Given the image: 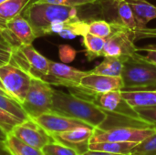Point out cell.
Instances as JSON below:
<instances>
[{"label":"cell","mask_w":156,"mask_h":155,"mask_svg":"<svg viewBox=\"0 0 156 155\" xmlns=\"http://www.w3.org/2000/svg\"><path fill=\"white\" fill-rule=\"evenodd\" d=\"M21 15L30 24L36 37L48 35V28L53 23H73L80 20L77 7L39 2L37 0L27 5Z\"/></svg>","instance_id":"6da1fadb"},{"label":"cell","mask_w":156,"mask_h":155,"mask_svg":"<svg viewBox=\"0 0 156 155\" xmlns=\"http://www.w3.org/2000/svg\"><path fill=\"white\" fill-rule=\"evenodd\" d=\"M51 111L82 121L93 128L101 127L108 118V113L92 101L57 90H53Z\"/></svg>","instance_id":"7a4b0ae2"},{"label":"cell","mask_w":156,"mask_h":155,"mask_svg":"<svg viewBox=\"0 0 156 155\" xmlns=\"http://www.w3.org/2000/svg\"><path fill=\"white\" fill-rule=\"evenodd\" d=\"M122 79V90H140L156 85V65L136 52L124 58Z\"/></svg>","instance_id":"3957f363"},{"label":"cell","mask_w":156,"mask_h":155,"mask_svg":"<svg viewBox=\"0 0 156 155\" xmlns=\"http://www.w3.org/2000/svg\"><path fill=\"white\" fill-rule=\"evenodd\" d=\"M155 131L153 125L128 124L94 128L90 143L102 142L141 143Z\"/></svg>","instance_id":"277c9868"},{"label":"cell","mask_w":156,"mask_h":155,"mask_svg":"<svg viewBox=\"0 0 156 155\" xmlns=\"http://www.w3.org/2000/svg\"><path fill=\"white\" fill-rule=\"evenodd\" d=\"M53 90L46 81L32 78L25 100L21 103L27 116L35 119L41 114L50 112L52 110Z\"/></svg>","instance_id":"5b68a950"},{"label":"cell","mask_w":156,"mask_h":155,"mask_svg":"<svg viewBox=\"0 0 156 155\" xmlns=\"http://www.w3.org/2000/svg\"><path fill=\"white\" fill-rule=\"evenodd\" d=\"M112 34L105 39L101 57H117L126 58L139 51L135 45L133 34L118 22H111Z\"/></svg>","instance_id":"8992f818"},{"label":"cell","mask_w":156,"mask_h":155,"mask_svg":"<svg viewBox=\"0 0 156 155\" xmlns=\"http://www.w3.org/2000/svg\"><path fill=\"white\" fill-rule=\"evenodd\" d=\"M32 77L9 63L0 66V80L9 97L20 104L25 100Z\"/></svg>","instance_id":"52a82bcc"},{"label":"cell","mask_w":156,"mask_h":155,"mask_svg":"<svg viewBox=\"0 0 156 155\" xmlns=\"http://www.w3.org/2000/svg\"><path fill=\"white\" fill-rule=\"evenodd\" d=\"M0 32L11 48L31 45L37 38L30 24L21 14L11 19Z\"/></svg>","instance_id":"ba28073f"},{"label":"cell","mask_w":156,"mask_h":155,"mask_svg":"<svg viewBox=\"0 0 156 155\" xmlns=\"http://www.w3.org/2000/svg\"><path fill=\"white\" fill-rule=\"evenodd\" d=\"M89 73L90 71H82L64 63L49 61L48 75L42 80L50 85L72 88L79 86L81 79Z\"/></svg>","instance_id":"9c48e42d"},{"label":"cell","mask_w":156,"mask_h":155,"mask_svg":"<svg viewBox=\"0 0 156 155\" xmlns=\"http://www.w3.org/2000/svg\"><path fill=\"white\" fill-rule=\"evenodd\" d=\"M90 101L95 103L107 113H114L140 120L135 111L122 99V90H112L105 93H93L90 98Z\"/></svg>","instance_id":"30bf717a"},{"label":"cell","mask_w":156,"mask_h":155,"mask_svg":"<svg viewBox=\"0 0 156 155\" xmlns=\"http://www.w3.org/2000/svg\"><path fill=\"white\" fill-rule=\"evenodd\" d=\"M11 133L25 143L40 150L53 141L52 137L31 118L16 125Z\"/></svg>","instance_id":"8fae6325"},{"label":"cell","mask_w":156,"mask_h":155,"mask_svg":"<svg viewBox=\"0 0 156 155\" xmlns=\"http://www.w3.org/2000/svg\"><path fill=\"white\" fill-rule=\"evenodd\" d=\"M115 9L117 17L111 22H118L125 26L133 34L135 40L144 38H156V28H149L147 26L143 27L139 26L133 16L131 6L126 0L116 3Z\"/></svg>","instance_id":"7c38bea8"},{"label":"cell","mask_w":156,"mask_h":155,"mask_svg":"<svg viewBox=\"0 0 156 155\" xmlns=\"http://www.w3.org/2000/svg\"><path fill=\"white\" fill-rule=\"evenodd\" d=\"M33 120L38 125H40L49 135L54 134V133L68 132V131H70L79 127L90 126L82 121L67 117L61 114H58L53 111L41 114L40 116Z\"/></svg>","instance_id":"4fadbf2b"},{"label":"cell","mask_w":156,"mask_h":155,"mask_svg":"<svg viewBox=\"0 0 156 155\" xmlns=\"http://www.w3.org/2000/svg\"><path fill=\"white\" fill-rule=\"evenodd\" d=\"M94 128L90 126L79 127L68 132L50 134V136L54 142L64 144L75 150L79 154H82L89 151V143Z\"/></svg>","instance_id":"5bb4252c"},{"label":"cell","mask_w":156,"mask_h":155,"mask_svg":"<svg viewBox=\"0 0 156 155\" xmlns=\"http://www.w3.org/2000/svg\"><path fill=\"white\" fill-rule=\"evenodd\" d=\"M81 87L94 93H105L112 90H122L124 88L122 77H111L101 74L92 73L84 76L80 84Z\"/></svg>","instance_id":"9a60e30c"},{"label":"cell","mask_w":156,"mask_h":155,"mask_svg":"<svg viewBox=\"0 0 156 155\" xmlns=\"http://www.w3.org/2000/svg\"><path fill=\"white\" fill-rule=\"evenodd\" d=\"M21 51L25 55L28 63V74L32 78L43 79L48 72L49 60L37 52L32 45H26L20 47Z\"/></svg>","instance_id":"2e32d148"},{"label":"cell","mask_w":156,"mask_h":155,"mask_svg":"<svg viewBox=\"0 0 156 155\" xmlns=\"http://www.w3.org/2000/svg\"><path fill=\"white\" fill-rule=\"evenodd\" d=\"M124 101L133 109L156 105V90H122Z\"/></svg>","instance_id":"e0dca14e"},{"label":"cell","mask_w":156,"mask_h":155,"mask_svg":"<svg viewBox=\"0 0 156 155\" xmlns=\"http://www.w3.org/2000/svg\"><path fill=\"white\" fill-rule=\"evenodd\" d=\"M133 13V16L139 24L143 27H146L147 24L153 20L156 19V6L148 3L147 1H133L126 0Z\"/></svg>","instance_id":"ac0fdd59"},{"label":"cell","mask_w":156,"mask_h":155,"mask_svg":"<svg viewBox=\"0 0 156 155\" xmlns=\"http://www.w3.org/2000/svg\"><path fill=\"white\" fill-rule=\"evenodd\" d=\"M31 0H6L0 4V31L3 30L6 24L21 14L25 7Z\"/></svg>","instance_id":"d6986e66"},{"label":"cell","mask_w":156,"mask_h":155,"mask_svg":"<svg viewBox=\"0 0 156 155\" xmlns=\"http://www.w3.org/2000/svg\"><path fill=\"white\" fill-rule=\"evenodd\" d=\"M137 143H117V142H102L89 143V150L105 152L114 154L130 155L132 150L137 145Z\"/></svg>","instance_id":"ffe728a7"},{"label":"cell","mask_w":156,"mask_h":155,"mask_svg":"<svg viewBox=\"0 0 156 155\" xmlns=\"http://www.w3.org/2000/svg\"><path fill=\"white\" fill-rule=\"evenodd\" d=\"M124 58L117 57H104L102 62H101L95 69L91 70L92 73L111 76V77H122L123 70Z\"/></svg>","instance_id":"44dd1931"},{"label":"cell","mask_w":156,"mask_h":155,"mask_svg":"<svg viewBox=\"0 0 156 155\" xmlns=\"http://www.w3.org/2000/svg\"><path fill=\"white\" fill-rule=\"evenodd\" d=\"M4 144L12 155H44L40 149L25 143L11 132L7 133Z\"/></svg>","instance_id":"7402d4cb"},{"label":"cell","mask_w":156,"mask_h":155,"mask_svg":"<svg viewBox=\"0 0 156 155\" xmlns=\"http://www.w3.org/2000/svg\"><path fill=\"white\" fill-rule=\"evenodd\" d=\"M83 45L86 49V57L90 61L102 56V51L105 44V38L94 36L86 32L83 36Z\"/></svg>","instance_id":"603a6c76"},{"label":"cell","mask_w":156,"mask_h":155,"mask_svg":"<svg viewBox=\"0 0 156 155\" xmlns=\"http://www.w3.org/2000/svg\"><path fill=\"white\" fill-rule=\"evenodd\" d=\"M0 109L15 116L21 122H24L29 118L19 102L11 97L3 94H0Z\"/></svg>","instance_id":"cb8c5ba5"},{"label":"cell","mask_w":156,"mask_h":155,"mask_svg":"<svg viewBox=\"0 0 156 155\" xmlns=\"http://www.w3.org/2000/svg\"><path fill=\"white\" fill-rule=\"evenodd\" d=\"M87 31L94 36L106 39L112 32V26L111 22L107 20H92L88 22Z\"/></svg>","instance_id":"d4e9b609"},{"label":"cell","mask_w":156,"mask_h":155,"mask_svg":"<svg viewBox=\"0 0 156 155\" xmlns=\"http://www.w3.org/2000/svg\"><path fill=\"white\" fill-rule=\"evenodd\" d=\"M154 132L139 143L131 152L130 155H156V125Z\"/></svg>","instance_id":"484cf974"},{"label":"cell","mask_w":156,"mask_h":155,"mask_svg":"<svg viewBox=\"0 0 156 155\" xmlns=\"http://www.w3.org/2000/svg\"><path fill=\"white\" fill-rule=\"evenodd\" d=\"M41 151L44 155H80L75 150L54 141L47 143Z\"/></svg>","instance_id":"4316f807"},{"label":"cell","mask_w":156,"mask_h":155,"mask_svg":"<svg viewBox=\"0 0 156 155\" xmlns=\"http://www.w3.org/2000/svg\"><path fill=\"white\" fill-rule=\"evenodd\" d=\"M133 110L140 120L150 125H156V105L151 107H136Z\"/></svg>","instance_id":"83f0119b"},{"label":"cell","mask_w":156,"mask_h":155,"mask_svg":"<svg viewBox=\"0 0 156 155\" xmlns=\"http://www.w3.org/2000/svg\"><path fill=\"white\" fill-rule=\"evenodd\" d=\"M22 122L15 116L0 109V127L7 133L11 132L13 128L18 123Z\"/></svg>","instance_id":"f1b7e54d"},{"label":"cell","mask_w":156,"mask_h":155,"mask_svg":"<svg viewBox=\"0 0 156 155\" xmlns=\"http://www.w3.org/2000/svg\"><path fill=\"white\" fill-rule=\"evenodd\" d=\"M37 1L59 5L71 6V7H78L89 4H95L97 2V0H37Z\"/></svg>","instance_id":"f546056e"},{"label":"cell","mask_w":156,"mask_h":155,"mask_svg":"<svg viewBox=\"0 0 156 155\" xmlns=\"http://www.w3.org/2000/svg\"><path fill=\"white\" fill-rule=\"evenodd\" d=\"M59 52V58L64 63H69L72 62L75 58L77 51L69 45H60L58 48Z\"/></svg>","instance_id":"4dcf8cb0"},{"label":"cell","mask_w":156,"mask_h":155,"mask_svg":"<svg viewBox=\"0 0 156 155\" xmlns=\"http://www.w3.org/2000/svg\"><path fill=\"white\" fill-rule=\"evenodd\" d=\"M11 52H12L11 47L5 42L0 32V66L7 64L9 62Z\"/></svg>","instance_id":"1f68e13d"},{"label":"cell","mask_w":156,"mask_h":155,"mask_svg":"<svg viewBox=\"0 0 156 155\" xmlns=\"http://www.w3.org/2000/svg\"><path fill=\"white\" fill-rule=\"evenodd\" d=\"M139 50H144L146 52V55L144 56L145 59L149 62L156 65V46L154 45H148L145 48H139Z\"/></svg>","instance_id":"d6a6232c"},{"label":"cell","mask_w":156,"mask_h":155,"mask_svg":"<svg viewBox=\"0 0 156 155\" xmlns=\"http://www.w3.org/2000/svg\"><path fill=\"white\" fill-rule=\"evenodd\" d=\"M80 155H122V154H114V153H105V152H99V151H87L84 153Z\"/></svg>","instance_id":"836d02e7"},{"label":"cell","mask_w":156,"mask_h":155,"mask_svg":"<svg viewBox=\"0 0 156 155\" xmlns=\"http://www.w3.org/2000/svg\"><path fill=\"white\" fill-rule=\"evenodd\" d=\"M0 155H12L5 146L4 143H0Z\"/></svg>","instance_id":"e575fe53"},{"label":"cell","mask_w":156,"mask_h":155,"mask_svg":"<svg viewBox=\"0 0 156 155\" xmlns=\"http://www.w3.org/2000/svg\"><path fill=\"white\" fill-rule=\"evenodd\" d=\"M7 136V132H5L1 127H0V143H5Z\"/></svg>","instance_id":"d590c367"},{"label":"cell","mask_w":156,"mask_h":155,"mask_svg":"<svg viewBox=\"0 0 156 155\" xmlns=\"http://www.w3.org/2000/svg\"><path fill=\"white\" fill-rule=\"evenodd\" d=\"M143 89H149V90H156V85H153V86H149V87H146V88H143ZM143 89H140V90H143Z\"/></svg>","instance_id":"8d00e7d4"},{"label":"cell","mask_w":156,"mask_h":155,"mask_svg":"<svg viewBox=\"0 0 156 155\" xmlns=\"http://www.w3.org/2000/svg\"><path fill=\"white\" fill-rule=\"evenodd\" d=\"M0 94H3V95H5V96H8V94L4 90H2V89H0ZM9 97V96H8Z\"/></svg>","instance_id":"74e56055"},{"label":"cell","mask_w":156,"mask_h":155,"mask_svg":"<svg viewBox=\"0 0 156 155\" xmlns=\"http://www.w3.org/2000/svg\"><path fill=\"white\" fill-rule=\"evenodd\" d=\"M0 89H2V90H5L4 86H3V84H2V82H1V80H0Z\"/></svg>","instance_id":"f35d334b"},{"label":"cell","mask_w":156,"mask_h":155,"mask_svg":"<svg viewBox=\"0 0 156 155\" xmlns=\"http://www.w3.org/2000/svg\"><path fill=\"white\" fill-rule=\"evenodd\" d=\"M114 2H116V3H119V2H122V1H124V0H113Z\"/></svg>","instance_id":"ab89813d"},{"label":"cell","mask_w":156,"mask_h":155,"mask_svg":"<svg viewBox=\"0 0 156 155\" xmlns=\"http://www.w3.org/2000/svg\"><path fill=\"white\" fill-rule=\"evenodd\" d=\"M5 1H6V0H0V4L3 3V2H5Z\"/></svg>","instance_id":"60d3db41"},{"label":"cell","mask_w":156,"mask_h":155,"mask_svg":"<svg viewBox=\"0 0 156 155\" xmlns=\"http://www.w3.org/2000/svg\"><path fill=\"white\" fill-rule=\"evenodd\" d=\"M133 1H143V0H133ZM144 1H146V0H144Z\"/></svg>","instance_id":"b9f144b4"},{"label":"cell","mask_w":156,"mask_h":155,"mask_svg":"<svg viewBox=\"0 0 156 155\" xmlns=\"http://www.w3.org/2000/svg\"><path fill=\"white\" fill-rule=\"evenodd\" d=\"M97 2H98V0H97Z\"/></svg>","instance_id":"7bdbcfd3"}]
</instances>
